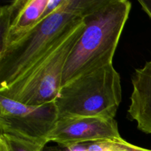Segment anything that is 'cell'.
I'll use <instances>...</instances> for the list:
<instances>
[{"mask_svg":"<svg viewBox=\"0 0 151 151\" xmlns=\"http://www.w3.org/2000/svg\"><path fill=\"white\" fill-rule=\"evenodd\" d=\"M131 9L128 0H96L83 17L85 27L65 65L61 87L113 63Z\"/></svg>","mask_w":151,"mask_h":151,"instance_id":"6da1fadb","label":"cell"},{"mask_svg":"<svg viewBox=\"0 0 151 151\" xmlns=\"http://www.w3.org/2000/svg\"><path fill=\"white\" fill-rule=\"evenodd\" d=\"M95 0H66L20 41L0 55V89L9 86L41 60L94 4Z\"/></svg>","mask_w":151,"mask_h":151,"instance_id":"7a4b0ae2","label":"cell"},{"mask_svg":"<svg viewBox=\"0 0 151 151\" xmlns=\"http://www.w3.org/2000/svg\"><path fill=\"white\" fill-rule=\"evenodd\" d=\"M121 100L120 77L112 63L62 86L55 102L59 118L114 119Z\"/></svg>","mask_w":151,"mask_h":151,"instance_id":"3957f363","label":"cell"},{"mask_svg":"<svg viewBox=\"0 0 151 151\" xmlns=\"http://www.w3.org/2000/svg\"><path fill=\"white\" fill-rule=\"evenodd\" d=\"M84 27L82 19L23 76L0 89V95L28 106H40L54 101L61 88L68 58Z\"/></svg>","mask_w":151,"mask_h":151,"instance_id":"277c9868","label":"cell"},{"mask_svg":"<svg viewBox=\"0 0 151 151\" xmlns=\"http://www.w3.org/2000/svg\"><path fill=\"white\" fill-rule=\"evenodd\" d=\"M59 119L55 102L28 106L0 95V134L48 143Z\"/></svg>","mask_w":151,"mask_h":151,"instance_id":"5b68a950","label":"cell"},{"mask_svg":"<svg viewBox=\"0 0 151 151\" xmlns=\"http://www.w3.org/2000/svg\"><path fill=\"white\" fill-rule=\"evenodd\" d=\"M121 138L114 119L101 117L59 118L49 142L63 147Z\"/></svg>","mask_w":151,"mask_h":151,"instance_id":"8992f818","label":"cell"},{"mask_svg":"<svg viewBox=\"0 0 151 151\" xmlns=\"http://www.w3.org/2000/svg\"><path fill=\"white\" fill-rule=\"evenodd\" d=\"M49 0H16L0 8V55L33 29Z\"/></svg>","mask_w":151,"mask_h":151,"instance_id":"52a82bcc","label":"cell"},{"mask_svg":"<svg viewBox=\"0 0 151 151\" xmlns=\"http://www.w3.org/2000/svg\"><path fill=\"white\" fill-rule=\"evenodd\" d=\"M133 86L128 114L136 121L137 128L142 132L151 134V58L131 78Z\"/></svg>","mask_w":151,"mask_h":151,"instance_id":"ba28073f","label":"cell"},{"mask_svg":"<svg viewBox=\"0 0 151 151\" xmlns=\"http://www.w3.org/2000/svg\"><path fill=\"white\" fill-rule=\"evenodd\" d=\"M47 143L0 134V151H42Z\"/></svg>","mask_w":151,"mask_h":151,"instance_id":"9c48e42d","label":"cell"},{"mask_svg":"<svg viewBox=\"0 0 151 151\" xmlns=\"http://www.w3.org/2000/svg\"><path fill=\"white\" fill-rule=\"evenodd\" d=\"M108 145L111 151H151L148 149L143 148L134 145L121 138L106 140Z\"/></svg>","mask_w":151,"mask_h":151,"instance_id":"30bf717a","label":"cell"},{"mask_svg":"<svg viewBox=\"0 0 151 151\" xmlns=\"http://www.w3.org/2000/svg\"><path fill=\"white\" fill-rule=\"evenodd\" d=\"M142 10L151 19V0H139Z\"/></svg>","mask_w":151,"mask_h":151,"instance_id":"8fae6325","label":"cell"},{"mask_svg":"<svg viewBox=\"0 0 151 151\" xmlns=\"http://www.w3.org/2000/svg\"><path fill=\"white\" fill-rule=\"evenodd\" d=\"M66 151H86L85 148V145H80L74 146L71 147H65Z\"/></svg>","mask_w":151,"mask_h":151,"instance_id":"7c38bea8","label":"cell"}]
</instances>
